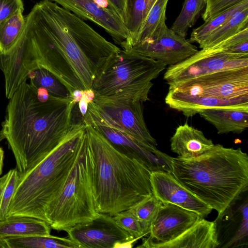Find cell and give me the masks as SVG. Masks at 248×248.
I'll return each mask as SVG.
<instances>
[{
  "label": "cell",
  "mask_w": 248,
  "mask_h": 248,
  "mask_svg": "<svg viewBox=\"0 0 248 248\" xmlns=\"http://www.w3.org/2000/svg\"><path fill=\"white\" fill-rule=\"evenodd\" d=\"M24 81L9 99L0 140H6L23 176L42 160L68 132L75 105Z\"/></svg>",
  "instance_id": "1"
},
{
  "label": "cell",
  "mask_w": 248,
  "mask_h": 248,
  "mask_svg": "<svg viewBox=\"0 0 248 248\" xmlns=\"http://www.w3.org/2000/svg\"><path fill=\"white\" fill-rule=\"evenodd\" d=\"M95 208L113 216L153 194L151 171L116 149L97 129L85 124Z\"/></svg>",
  "instance_id": "2"
},
{
  "label": "cell",
  "mask_w": 248,
  "mask_h": 248,
  "mask_svg": "<svg viewBox=\"0 0 248 248\" xmlns=\"http://www.w3.org/2000/svg\"><path fill=\"white\" fill-rule=\"evenodd\" d=\"M174 178L218 215L248 189V156L241 148L217 144L195 158L172 157Z\"/></svg>",
  "instance_id": "3"
},
{
  "label": "cell",
  "mask_w": 248,
  "mask_h": 248,
  "mask_svg": "<svg viewBox=\"0 0 248 248\" xmlns=\"http://www.w3.org/2000/svg\"><path fill=\"white\" fill-rule=\"evenodd\" d=\"M28 15L67 58L85 89L92 88L93 68L120 49L50 0L37 3Z\"/></svg>",
  "instance_id": "4"
},
{
  "label": "cell",
  "mask_w": 248,
  "mask_h": 248,
  "mask_svg": "<svg viewBox=\"0 0 248 248\" xmlns=\"http://www.w3.org/2000/svg\"><path fill=\"white\" fill-rule=\"evenodd\" d=\"M86 125L73 123L67 134L42 160L20 176L8 212L46 222L47 210L64 185L78 155Z\"/></svg>",
  "instance_id": "5"
},
{
  "label": "cell",
  "mask_w": 248,
  "mask_h": 248,
  "mask_svg": "<svg viewBox=\"0 0 248 248\" xmlns=\"http://www.w3.org/2000/svg\"><path fill=\"white\" fill-rule=\"evenodd\" d=\"M166 104L192 117L202 110H248V67L214 72L168 84Z\"/></svg>",
  "instance_id": "6"
},
{
  "label": "cell",
  "mask_w": 248,
  "mask_h": 248,
  "mask_svg": "<svg viewBox=\"0 0 248 248\" xmlns=\"http://www.w3.org/2000/svg\"><path fill=\"white\" fill-rule=\"evenodd\" d=\"M166 67L160 61L121 49L95 68L92 89L95 95L128 96L143 103L150 100L152 81Z\"/></svg>",
  "instance_id": "7"
},
{
  "label": "cell",
  "mask_w": 248,
  "mask_h": 248,
  "mask_svg": "<svg viewBox=\"0 0 248 248\" xmlns=\"http://www.w3.org/2000/svg\"><path fill=\"white\" fill-rule=\"evenodd\" d=\"M92 186L86 131L78 155L59 194L48 208L46 222L57 231L91 221L99 215Z\"/></svg>",
  "instance_id": "8"
},
{
  "label": "cell",
  "mask_w": 248,
  "mask_h": 248,
  "mask_svg": "<svg viewBox=\"0 0 248 248\" xmlns=\"http://www.w3.org/2000/svg\"><path fill=\"white\" fill-rule=\"evenodd\" d=\"M142 104L128 96L95 95L82 121L92 126L114 129L140 143L156 146L144 120Z\"/></svg>",
  "instance_id": "9"
},
{
  "label": "cell",
  "mask_w": 248,
  "mask_h": 248,
  "mask_svg": "<svg viewBox=\"0 0 248 248\" xmlns=\"http://www.w3.org/2000/svg\"><path fill=\"white\" fill-rule=\"evenodd\" d=\"M248 67V54L202 49L177 64L170 65L164 74L167 84L227 70Z\"/></svg>",
  "instance_id": "10"
},
{
  "label": "cell",
  "mask_w": 248,
  "mask_h": 248,
  "mask_svg": "<svg viewBox=\"0 0 248 248\" xmlns=\"http://www.w3.org/2000/svg\"><path fill=\"white\" fill-rule=\"evenodd\" d=\"M24 34L32 45L39 67L54 74L66 87L70 96L76 89H85L67 58L27 16Z\"/></svg>",
  "instance_id": "11"
},
{
  "label": "cell",
  "mask_w": 248,
  "mask_h": 248,
  "mask_svg": "<svg viewBox=\"0 0 248 248\" xmlns=\"http://www.w3.org/2000/svg\"><path fill=\"white\" fill-rule=\"evenodd\" d=\"M198 51L195 46L169 29L164 22L150 37L125 51L159 61L170 66L183 61Z\"/></svg>",
  "instance_id": "12"
},
{
  "label": "cell",
  "mask_w": 248,
  "mask_h": 248,
  "mask_svg": "<svg viewBox=\"0 0 248 248\" xmlns=\"http://www.w3.org/2000/svg\"><path fill=\"white\" fill-rule=\"evenodd\" d=\"M65 231L79 248H115L117 244L138 239L121 228L113 216L103 213H99L91 221L77 224Z\"/></svg>",
  "instance_id": "13"
},
{
  "label": "cell",
  "mask_w": 248,
  "mask_h": 248,
  "mask_svg": "<svg viewBox=\"0 0 248 248\" xmlns=\"http://www.w3.org/2000/svg\"><path fill=\"white\" fill-rule=\"evenodd\" d=\"M202 217L193 211L171 203H161L152 223L149 236L141 248H158L175 239Z\"/></svg>",
  "instance_id": "14"
},
{
  "label": "cell",
  "mask_w": 248,
  "mask_h": 248,
  "mask_svg": "<svg viewBox=\"0 0 248 248\" xmlns=\"http://www.w3.org/2000/svg\"><path fill=\"white\" fill-rule=\"evenodd\" d=\"M217 248L248 246V189L241 192L214 220Z\"/></svg>",
  "instance_id": "15"
},
{
  "label": "cell",
  "mask_w": 248,
  "mask_h": 248,
  "mask_svg": "<svg viewBox=\"0 0 248 248\" xmlns=\"http://www.w3.org/2000/svg\"><path fill=\"white\" fill-rule=\"evenodd\" d=\"M85 20L103 28L123 49L127 45L130 33L118 15L109 7H103L95 0H50Z\"/></svg>",
  "instance_id": "16"
},
{
  "label": "cell",
  "mask_w": 248,
  "mask_h": 248,
  "mask_svg": "<svg viewBox=\"0 0 248 248\" xmlns=\"http://www.w3.org/2000/svg\"><path fill=\"white\" fill-rule=\"evenodd\" d=\"M39 67L32 45L23 32L9 51L0 53V69L4 76L6 97L9 99L29 74Z\"/></svg>",
  "instance_id": "17"
},
{
  "label": "cell",
  "mask_w": 248,
  "mask_h": 248,
  "mask_svg": "<svg viewBox=\"0 0 248 248\" xmlns=\"http://www.w3.org/2000/svg\"><path fill=\"white\" fill-rule=\"evenodd\" d=\"M118 151L136 159L151 172H172V157L158 150L156 146L140 143L114 129L102 126H93Z\"/></svg>",
  "instance_id": "18"
},
{
  "label": "cell",
  "mask_w": 248,
  "mask_h": 248,
  "mask_svg": "<svg viewBox=\"0 0 248 248\" xmlns=\"http://www.w3.org/2000/svg\"><path fill=\"white\" fill-rule=\"evenodd\" d=\"M150 182L153 194L161 203H171L204 218L213 210L183 186L170 172L152 171Z\"/></svg>",
  "instance_id": "19"
},
{
  "label": "cell",
  "mask_w": 248,
  "mask_h": 248,
  "mask_svg": "<svg viewBox=\"0 0 248 248\" xmlns=\"http://www.w3.org/2000/svg\"><path fill=\"white\" fill-rule=\"evenodd\" d=\"M170 141L172 152L183 158L200 156L210 150L215 145L202 131L187 123L176 128Z\"/></svg>",
  "instance_id": "20"
},
{
  "label": "cell",
  "mask_w": 248,
  "mask_h": 248,
  "mask_svg": "<svg viewBox=\"0 0 248 248\" xmlns=\"http://www.w3.org/2000/svg\"><path fill=\"white\" fill-rule=\"evenodd\" d=\"M215 221L202 218L175 239L158 248H217Z\"/></svg>",
  "instance_id": "21"
},
{
  "label": "cell",
  "mask_w": 248,
  "mask_h": 248,
  "mask_svg": "<svg viewBox=\"0 0 248 248\" xmlns=\"http://www.w3.org/2000/svg\"><path fill=\"white\" fill-rule=\"evenodd\" d=\"M213 125L219 134H240L248 127V110L230 108H211L198 113Z\"/></svg>",
  "instance_id": "22"
},
{
  "label": "cell",
  "mask_w": 248,
  "mask_h": 248,
  "mask_svg": "<svg viewBox=\"0 0 248 248\" xmlns=\"http://www.w3.org/2000/svg\"><path fill=\"white\" fill-rule=\"evenodd\" d=\"M51 228L46 221L28 216H12L0 221V237H23L50 234Z\"/></svg>",
  "instance_id": "23"
},
{
  "label": "cell",
  "mask_w": 248,
  "mask_h": 248,
  "mask_svg": "<svg viewBox=\"0 0 248 248\" xmlns=\"http://www.w3.org/2000/svg\"><path fill=\"white\" fill-rule=\"evenodd\" d=\"M8 248H79L70 238L48 235H34L3 238Z\"/></svg>",
  "instance_id": "24"
},
{
  "label": "cell",
  "mask_w": 248,
  "mask_h": 248,
  "mask_svg": "<svg viewBox=\"0 0 248 248\" xmlns=\"http://www.w3.org/2000/svg\"><path fill=\"white\" fill-rule=\"evenodd\" d=\"M248 27V6L235 13L214 31L202 43L201 49H209Z\"/></svg>",
  "instance_id": "25"
},
{
  "label": "cell",
  "mask_w": 248,
  "mask_h": 248,
  "mask_svg": "<svg viewBox=\"0 0 248 248\" xmlns=\"http://www.w3.org/2000/svg\"><path fill=\"white\" fill-rule=\"evenodd\" d=\"M23 12L19 10L0 22V53L9 51L23 34L25 27Z\"/></svg>",
  "instance_id": "26"
},
{
  "label": "cell",
  "mask_w": 248,
  "mask_h": 248,
  "mask_svg": "<svg viewBox=\"0 0 248 248\" xmlns=\"http://www.w3.org/2000/svg\"><path fill=\"white\" fill-rule=\"evenodd\" d=\"M156 0H129V17L126 27L130 33V38L125 50H129L135 45L137 38L146 17Z\"/></svg>",
  "instance_id": "27"
},
{
  "label": "cell",
  "mask_w": 248,
  "mask_h": 248,
  "mask_svg": "<svg viewBox=\"0 0 248 248\" xmlns=\"http://www.w3.org/2000/svg\"><path fill=\"white\" fill-rule=\"evenodd\" d=\"M247 6H248V0H244L204 21L203 24L193 30L189 41L200 45L234 13Z\"/></svg>",
  "instance_id": "28"
},
{
  "label": "cell",
  "mask_w": 248,
  "mask_h": 248,
  "mask_svg": "<svg viewBox=\"0 0 248 248\" xmlns=\"http://www.w3.org/2000/svg\"><path fill=\"white\" fill-rule=\"evenodd\" d=\"M30 84L36 88L46 89L52 95L71 98L66 87L51 72L41 67L32 71L29 75Z\"/></svg>",
  "instance_id": "29"
},
{
  "label": "cell",
  "mask_w": 248,
  "mask_h": 248,
  "mask_svg": "<svg viewBox=\"0 0 248 248\" xmlns=\"http://www.w3.org/2000/svg\"><path fill=\"white\" fill-rule=\"evenodd\" d=\"M205 6V0H185L181 11L171 29L186 37L188 30L193 26Z\"/></svg>",
  "instance_id": "30"
},
{
  "label": "cell",
  "mask_w": 248,
  "mask_h": 248,
  "mask_svg": "<svg viewBox=\"0 0 248 248\" xmlns=\"http://www.w3.org/2000/svg\"><path fill=\"white\" fill-rule=\"evenodd\" d=\"M161 204L152 194L128 209L140 223L144 236L149 233L152 223Z\"/></svg>",
  "instance_id": "31"
},
{
  "label": "cell",
  "mask_w": 248,
  "mask_h": 248,
  "mask_svg": "<svg viewBox=\"0 0 248 248\" xmlns=\"http://www.w3.org/2000/svg\"><path fill=\"white\" fill-rule=\"evenodd\" d=\"M168 1L169 0H157L155 1L146 17L137 38L135 45L150 37L160 25L165 22L166 11Z\"/></svg>",
  "instance_id": "32"
},
{
  "label": "cell",
  "mask_w": 248,
  "mask_h": 248,
  "mask_svg": "<svg viewBox=\"0 0 248 248\" xmlns=\"http://www.w3.org/2000/svg\"><path fill=\"white\" fill-rule=\"evenodd\" d=\"M20 178L17 169L10 170L0 178V221L8 217V212Z\"/></svg>",
  "instance_id": "33"
},
{
  "label": "cell",
  "mask_w": 248,
  "mask_h": 248,
  "mask_svg": "<svg viewBox=\"0 0 248 248\" xmlns=\"http://www.w3.org/2000/svg\"><path fill=\"white\" fill-rule=\"evenodd\" d=\"M113 217L116 224L134 239L144 236L140 223L128 209L116 214Z\"/></svg>",
  "instance_id": "34"
},
{
  "label": "cell",
  "mask_w": 248,
  "mask_h": 248,
  "mask_svg": "<svg viewBox=\"0 0 248 248\" xmlns=\"http://www.w3.org/2000/svg\"><path fill=\"white\" fill-rule=\"evenodd\" d=\"M244 0H205L202 19L207 21L220 12Z\"/></svg>",
  "instance_id": "35"
},
{
  "label": "cell",
  "mask_w": 248,
  "mask_h": 248,
  "mask_svg": "<svg viewBox=\"0 0 248 248\" xmlns=\"http://www.w3.org/2000/svg\"><path fill=\"white\" fill-rule=\"evenodd\" d=\"M19 10L24 11L22 0H0V22Z\"/></svg>",
  "instance_id": "36"
},
{
  "label": "cell",
  "mask_w": 248,
  "mask_h": 248,
  "mask_svg": "<svg viewBox=\"0 0 248 248\" xmlns=\"http://www.w3.org/2000/svg\"><path fill=\"white\" fill-rule=\"evenodd\" d=\"M109 7L115 12L126 25L129 17V0H107Z\"/></svg>",
  "instance_id": "37"
},
{
  "label": "cell",
  "mask_w": 248,
  "mask_h": 248,
  "mask_svg": "<svg viewBox=\"0 0 248 248\" xmlns=\"http://www.w3.org/2000/svg\"><path fill=\"white\" fill-rule=\"evenodd\" d=\"M78 104L80 112L82 118H83L87 112L89 102L85 97L82 95V97Z\"/></svg>",
  "instance_id": "38"
},
{
  "label": "cell",
  "mask_w": 248,
  "mask_h": 248,
  "mask_svg": "<svg viewBox=\"0 0 248 248\" xmlns=\"http://www.w3.org/2000/svg\"><path fill=\"white\" fill-rule=\"evenodd\" d=\"M82 91L80 89H76L73 92L71 98V101L74 105L78 103L81 100L82 97Z\"/></svg>",
  "instance_id": "39"
},
{
  "label": "cell",
  "mask_w": 248,
  "mask_h": 248,
  "mask_svg": "<svg viewBox=\"0 0 248 248\" xmlns=\"http://www.w3.org/2000/svg\"><path fill=\"white\" fill-rule=\"evenodd\" d=\"M82 95L88 100L89 103L92 102L95 97V93L92 89L83 90Z\"/></svg>",
  "instance_id": "40"
},
{
  "label": "cell",
  "mask_w": 248,
  "mask_h": 248,
  "mask_svg": "<svg viewBox=\"0 0 248 248\" xmlns=\"http://www.w3.org/2000/svg\"><path fill=\"white\" fill-rule=\"evenodd\" d=\"M4 152L0 147V175L2 174L3 166Z\"/></svg>",
  "instance_id": "41"
},
{
  "label": "cell",
  "mask_w": 248,
  "mask_h": 248,
  "mask_svg": "<svg viewBox=\"0 0 248 248\" xmlns=\"http://www.w3.org/2000/svg\"><path fill=\"white\" fill-rule=\"evenodd\" d=\"M98 5L103 7H108V4L107 0H95Z\"/></svg>",
  "instance_id": "42"
},
{
  "label": "cell",
  "mask_w": 248,
  "mask_h": 248,
  "mask_svg": "<svg viewBox=\"0 0 248 248\" xmlns=\"http://www.w3.org/2000/svg\"><path fill=\"white\" fill-rule=\"evenodd\" d=\"M0 248H8L3 238L0 237Z\"/></svg>",
  "instance_id": "43"
}]
</instances>
